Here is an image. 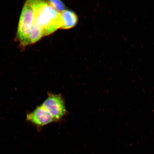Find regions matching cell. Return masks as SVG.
Segmentation results:
<instances>
[{
  "mask_svg": "<svg viewBox=\"0 0 154 154\" xmlns=\"http://www.w3.org/2000/svg\"><path fill=\"white\" fill-rule=\"evenodd\" d=\"M34 12V22L41 29L44 36L53 34L61 28L62 22L60 13L47 2L30 0Z\"/></svg>",
  "mask_w": 154,
  "mask_h": 154,
  "instance_id": "6da1fadb",
  "label": "cell"
},
{
  "mask_svg": "<svg viewBox=\"0 0 154 154\" xmlns=\"http://www.w3.org/2000/svg\"><path fill=\"white\" fill-rule=\"evenodd\" d=\"M34 23V12L30 1L25 3L19 19L17 38L20 45L26 47L28 45L29 34Z\"/></svg>",
  "mask_w": 154,
  "mask_h": 154,
  "instance_id": "7a4b0ae2",
  "label": "cell"
},
{
  "mask_svg": "<svg viewBox=\"0 0 154 154\" xmlns=\"http://www.w3.org/2000/svg\"><path fill=\"white\" fill-rule=\"evenodd\" d=\"M42 105L52 116L55 122L62 120L67 114L64 100L60 94L49 92L47 99Z\"/></svg>",
  "mask_w": 154,
  "mask_h": 154,
  "instance_id": "3957f363",
  "label": "cell"
},
{
  "mask_svg": "<svg viewBox=\"0 0 154 154\" xmlns=\"http://www.w3.org/2000/svg\"><path fill=\"white\" fill-rule=\"evenodd\" d=\"M26 120L40 130L44 126L55 122L52 116L42 105L27 113Z\"/></svg>",
  "mask_w": 154,
  "mask_h": 154,
  "instance_id": "277c9868",
  "label": "cell"
},
{
  "mask_svg": "<svg viewBox=\"0 0 154 154\" xmlns=\"http://www.w3.org/2000/svg\"><path fill=\"white\" fill-rule=\"evenodd\" d=\"M61 22V29H67L72 28L78 22V18L77 15L72 11L65 10L60 13Z\"/></svg>",
  "mask_w": 154,
  "mask_h": 154,
  "instance_id": "5b68a950",
  "label": "cell"
},
{
  "mask_svg": "<svg viewBox=\"0 0 154 154\" xmlns=\"http://www.w3.org/2000/svg\"><path fill=\"white\" fill-rule=\"evenodd\" d=\"M47 2L58 12L61 13L65 10V5L60 1L53 0L48 1Z\"/></svg>",
  "mask_w": 154,
  "mask_h": 154,
  "instance_id": "8992f818",
  "label": "cell"
}]
</instances>
